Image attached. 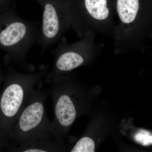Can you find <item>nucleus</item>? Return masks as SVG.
<instances>
[{"label":"nucleus","mask_w":152,"mask_h":152,"mask_svg":"<svg viewBox=\"0 0 152 152\" xmlns=\"http://www.w3.org/2000/svg\"><path fill=\"white\" fill-rule=\"evenodd\" d=\"M39 25L20 18L15 10H10L0 18V48L7 51L14 64L32 71V66L26 61L31 48L38 42Z\"/></svg>","instance_id":"1"},{"label":"nucleus","mask_w":152,"mask_h":152,"mask_svg":"<svg viewBox=\"0 0 152 152\" xmlns=\"http://www.w3.org/2000/svg\"><path fill=\"white\" fill-rule=\"evenodd\" d=\"M47 98L46 93L33 90L13 128L11 139L14 143L21 146L50 134L52 126L47 116Z\"/></svg>","instance_id":"2"},{"label":"nucleus","mask_w":152,"mask_h":152,"mask_svg":"<svg viewBox=\"0 0 152 152\" xmlns=\"http://www.w3.org/2000/svg\"><path fill=\"white\" fill-rule=\"evenodd\" d=\"M47 71L23 73L10 71L8 83L0 100V110L6 121V134L11 138L13 128L36 84L46 75Z\"/></svg>","instance_id":"3"},{"label":"nucleus","mask_w":152,"mask_h":152,"mask_svg":"<svg viewBox=\"0 0 152 152\" xmlns=\"http://www.w3.org/2000/svg\"><path fill=\"white\" fill-rule=\"evenodd\" d=\"M43 8L42 22L38 43L42 52L53 45L61 35L69 20V15L52 0H40Z\"/></svg>","instance_id":"4"},{"label":"nucleus","mask_w":152,"mask_h":152,"mask_svg":"<svg viewBox=\"0 0 152 152\" xmlns=\"http://www.w3.org/2000/svg\"><path fill=\"white\" fill-rule=\"evenodd\" d=\"M56 120L63 127H69L73 123L76 117L75 107L69 96L59 97L55 106Z\"/></svg>","instance_id":"5"},{"label":"nucleus","mask_w":152,"mask_h":152,"mask_svg":"<svg viewBox=\"0 0 152 152\" xmlns=\"http://www.w3.org/2000/svg\"><path fill=\"white\" fill-rule=\"evenodd\" d=\"M83 62V57L77 52L71 50L62 51L59 54L56 60L54 72L72 70L80 66Z\"/></svg>","instance_id":"6"},{"label":"nucleus","mask_w":152,"mask_h":152,"mask_svg":"<svg viewBox=\"0 0 152 152\" xmlns=\"http://www.w3.org/2000/svg\"><path fill=\"white\" fill-rule=\"evenodd\" d=\"M139 8V0H117V12L120 20L124 23L129 24L134 21Z\"/></svg>","instance_id":"7"},{"label":"nucleus","mask_w":152,"mask_h":152,"mask_svg":"<svg viewBox=\"0 0 152 152\" xmlns=\"http://www.w3.org/2000/svg\"><path fill=\"white\" fill-rule=\"evenodd\" d=\"M85 3L88 12L94 18L103 20L108 17L107 0H85Z\"/></svg>","instance_id":"8"},{"label":"nucleus","mask_w":152,"mask_h":152,"mask_svg":"<svg viewBox=\"0 0 152 152\" xmlns=\"http://www.w3.org/2000/svg\"><path fill=\"white\" fill-rule=\"evenodd\" d=\"M95 144L92 139L84 137L77 142L71 152H94Z\"/></svg>","instance_id":"9"},{"label":"nucleus","mask_w":152,"mask_h":152,"mask_svg":"<svg viewBox=\"0 0 152 152\" xmlns=\"http://www.w3.org/2000/svg\"><path fill=\"white\" fill-rule=\"evenodd\" d=\"M136 141L143 146L152 145V134L149 131L141 130L139 131L134 136Z\"/></svg>","instance_id":"10"},{"label":"nucleus","mask_w":152,"mask_h":152,"mask_svg":"<svg viewBox=\"0 0 152 152\" xmlns=\"http://www.w3.org/2000/svg\"><path fill=\"white\" fill-rule=\"evenodd\" d=\"M2 0H0V2H1V1Z\"/></svg>","instance_id":"11"}]
</instances>
